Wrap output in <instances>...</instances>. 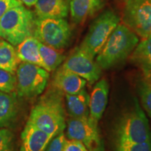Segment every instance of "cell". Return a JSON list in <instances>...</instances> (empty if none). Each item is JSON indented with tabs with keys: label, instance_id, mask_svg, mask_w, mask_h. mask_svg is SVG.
Here are the masks:
<instances>
[{
	"label": "cell",
	"instance_id": "obj_1",
	"mask_svg": "<svg viewBox=\"0 0 151 151\" xmlns=\"http://www.w3.org/2000/svg\"><path fill=\"white\" fill-rule=\"evenodd\" d=\"M63 94L54 87L49 90L32 109L28 120L52 138L63 132L67 125Z\"/></svg>",
	"mask_w": 151,
	"mask_h": 151
},
{
	"label": "cell",
	"instance_id": "obj_2",
	"mask_svg": "<svg viewBox=\"0 0 151 151\" xmlns=\"http://www.w3.org/2000/svg\"><path fill=\"white\" fill-rule=\"evenodd\" d=\"M138 43L139 38L133 31L118 24L97 54L96 62L102 69L116 67L130 56Z\"/></svg>",
	"mask_w": 151,
	"mask_h": 151
},
{
	"label": "cell",
	"instance_id": "obj_3",
	"mask_svg": "<svg viewBox=\"0 0 151 151\" xmlns=\"http://www.w3.org/2000/svg\"><path fill=\"white\" fill-rule=\"evenodd\" d=\"M113 132L116 142L143 143L151 141L148 120L137 99L131 108L118 119Z\"/></svg>",
	"mask_w": 151,
	"mask_h": 151
},
{
	"label": "cell",
	"instance_id": "obj_4",
	"mask_svg": "<svg viewBox=\"0 0 151 151\" xmlns=\"http://www.w3.org/2000/svg\"><path fill=\"white\" fill-rule=\"evenodd\" d=\"M35 18L31 11L21 5L9 9L0 19V37L13 46H18L32 36Z\"/></svg>",
	"mask_w": 151,
	"mask_h": 151
},
{
	"label": "cell",
	"instance_id": "obj_5",
	"mask_svg": "<svg viewBox=\"0 0 151 151\" xmlns=\"http://www.w3.org/2000/svg\"><path fill=\"white\" fill-rule=\"evenodd\" d=\"M120 20V17L112 9L103 11L92 21L87 35L78 48L94 58L103 48Z\"/></svg>",
	"mask_w": 151,
	"mask_h": 151
},
{
	"label": "cell",
	"instance_id": "obj_6",
	"mask_svg": "<svg viewBox=\"0 0 151 151\" xmlns=\"http://www.w3.org/2000/svg\"><path fill=\"white\" fill-rule=\"evenodd\" d=\"M34 37L41 43L57 50L66 48L72 32L65 18L35 19Z\"/></svg>",
	"mask_w": 151,
	"mask_h": 151
},
{
	"label": "cell",
	"instance_id": "obj_7",
	"mask_svg": "<svg viewBox=\"0 0 151 151\" xmlns=\"http://www.w3.org/2000/svg\"><path fill=\"white\" fill-rule=\"evenodd\" d=\"M16 94L20 97L32 98L44 91L50 77L49 71L28 62L19 64L16 72Z\"/></svg>",
	"mask_w": 151,
	"mask_h": 151
},
{
	"label": "cell",
	"instance_id": "obj_8",
	"mask_svg": "<svg viewBox=\"0 0 151 151\" xmlns=\"http://www.w3.org/2000/svg\"><path fill=\"white\" fill-rule=\"evenodd\" d=\"M122 21L137 36L151 35V0H125Z\"/></svg>",
	"mask_w": 151,
	"mask_h": 151
},
{
	"label": "cell",
	"instance_id": "obj_9",
	"mask_svg": "<svg viewBox=\"0 0 151 151\" xmlns=\"http://www.w3.org/2000/svg\"><path fill=\"white\" fill-rule=\"evenodd\" d=\"M67 125L68 139L80 141L89 151L104 150L98 127L93 125L88 118H70L67 120Z\"/></svg>",
	"mask_w": 151,
	"mask_h": 151
},
{
	"label": "cell",
	"instance_id": "obj_10",
	"mask_svg": "<svg viewBox=\"0 0 151 151\" xmlns=\"http://www.w3.org/2000/svg\"><path fill=\"white\" fill-rule=\"evenodd\" d=\"M61 67L81 76L90 85L95 83L99 79L101 73V69L94 61V58L78 48H76L67 58Z\"/></svg>",
	"mask_w": 151,
	"mask_h": 151
},
{
	"label": "cell",
	"instance_id": "obj_11",
	"mask_svg": "<svg viewBox=\"0 0 151 151\" xmlns=\"http://www.w3.org/2000/svg\"><path fill=\"white\" fill-rule=\"evenodd\" d=\"M109 83L106 79L97 81L94 86L89 100L88 119L93 125L98 127V122L104 112L108 103Z\"/></svg>",
	"mask_w": 151,
	"mask_h": 151
},
{
	"label": "cell",
	"instance_id": "obj_12",
	"mask_svg": "<svg viewBox=\"0 0 151 151\" xmlns=\"http://www.w3.org/2000/svg\"><path fill=\"white\" fill-rule=\"evenodd\" d=\"M52 137L27 121L21 134L20 151H45Z\"/></svg>",
	"mask_w": 151,
	"mask_h": 151
},
{
	"label": "cell",
	"instance_id": "obj_13",
	"mask_svg": "<svg viewBox=\"0 0 151 151\" xmlns=\"http://www.w3.org/2000/svg\"><path fill=\"white\" fill-rule=\"evenodd\" d=\"M86 83L81 76L60 67L54 76L52 86L65 94H73L84 89Z\"/></svg>",
	"mask_w": 151,
	"mask_h": 151
},
{
	"label": "cell",
	"instance_id": "obj_14",
	"mask_svg": "<svg viewBox=\"0 0 151 151\" xmlns=\"http://www.w3.org/2000/svg\"><path fill=\"white\" fill-rule=\"evenodd\" d=\"M106 0H69L71 18L73 23L81 24L104 6Z\"/></svg>",
	"mask_w": 151,
	"mask_h": 151
},
{
	"label": "cell",
	"instance_id": "obj_15",
	"mask_svg": "<svg viewBox=\"0 0 151 151\" xmlns=\"http://www.w3.org/2000/svg\"><path fill=\"white\" fill-rule=\"evenodd\" d=\"M35 6L38 19L65 18L68 16L67 0H37Z\"/></svg>",
	"mask_w": 151,
	"mask_h": 151
},
{
	"label": "cell",
	"instance_id": "obj_16",
	"mask_svg": "<svg viewBox=\"0 0 151 151\" xmlns=\"http://www.w3.org/2000/svg\"><path fill=\"white\" fill-rule=\"evenodd\" d=\"M39 41L34 36L26 38L16 46V53L20 62L34 64L45 69L39 52Z\"/></svg>",
	"mask_w": 151,
	"mask_h": 151
},
{
	"label": "cell",
	"instance_id": "obj_17",
	"mask_svg": "<svg viewBox=\"0 0 151 151\" xmlns=\"http://www.w3.org/2000/svg\"><path fill=\"white\" fill-rule=\"evenodd\" d=\"M132 62L142 71L146 78H151V35L138 43L131 54Z\"/></svg>",
	"mask_w": 151,
	"mask_h": 151
},
{
	"label": "cell",
	"instance_id": "obj_18",
	"mask_svg": "<svg viewBox=\"0 0 151 151\" xmlns=\"http://www.w3.org/2000/svg\"><path fill=\"white\" fill-rule=\"evenodd\" d=\"M65 99L67 109L70 118H88L90 96L85 88L76 94H65Z\"/></svg>",
	"mask_w": 151,
	"mask_h": 151
},
{
	"label": "cell",
	"instance_id": "obj_19",
	"mask_svg": "<svg viewBox=\"0 0 151 151\" xmlns=\"http://www.w3.org/2000/svg\"><path fill=\"white\" fill-rule=\"evenodd\" d=\"M18 114V100L16 92H0V128L11 125Z\"/></svg>",
	"mask_w": 151,
	"mask_h": 151
},
{
	"label": "cell",
	"instance_id": "obj_20",
	"mask_svg": "<svg viewBox=\"0 0 151 151\" xmlns=\"http://www.w3.org/2000/svg\"><path fill=\"white\" fill-rule=\"evenodd\" d=\"M19 62L14 46L8 41L0 40V69L16 74Z\"/></svg>",
	"mask_w": 151,
	"mask_h": 151
},
{
	"label": "cell",
	"instance_id": "obj_21",
	"mask_svg": "<svg viewBox=\"0 0 151 151\" xmlns=\"http://www.w3.org/2000/svg\"><path fill=\"white\" fill-rule=\"evenodd\" d=\"M39 52L44 64L45 69L49 72L55 71L62 63L65 57L62 52L39 41Z\"/></svg>",
	"mask_w": 151,
	"mask_h": 151
},
{
	"label": "cell",
	"instance_id": "obj_22",
	"mask_svg": "<svg viewBox=\"0 0 151 151\" xmlns=\"http://www.w3.org/2000/svg\"><path fill=\"white\" fill-rule=\"evenodd\" d=\"M141 105L151 118V78L141 81L138 86Z\"/></svg>",
	"mask_w": 151,
	"mask_h": 151
},
{
	"label": "cell",
	"instance_id": "obj_23",
	"mask_svg": "<svg viewBox=\"0 0 151 151\" xmlns=\"http://www.w3.org/2000/svg\"><path fill=\"white\" fill-rule=\"evenodd\" d=\"M16 76L14 73L0 69V92L10 93L16 91Z\"/></svg>",
	"mask_w": 151,
	"mask_h": 151
},
{
	"label": "cell",
	"instance_id": "obj_24",
	"mask_svg": "<svg viewBox=\"0 0 151 151\" xmlns=\"http://www.w3.org/2000/svg\"><path fill=\"white\" fill-rule=\"evenodd\" d=\"M116 151H151V141L143 143L117 141Z\"/></svg>",
	"mask_w": 151,
	"mask_h": 151
},
{
	"label": "cell",
	"instance_id": "obj_25",
	"mask_svg": "<svg viewBox=\"0 0 151 151\" xmlns=\"http://www.w3.org/2000/svg\"><path fill=\"white\" fill-rule=\"evenodd\" d=\"M0 151H14V137L6 128H0Z\"/></svg>",
	"mask_w": 151,
	"mask_h": 151
},
{
	"label": "cell",
	"instance_id": "obj_26",
	"mask_svg": "<svg viewBox=\"0 0 151 151\" xmlns=\"http://www.w3.org/2000/svg\"><path fill=\"white\" fill-rule=\"evenodd\" d=\"M67 141L65 135L63 132H61L52 138L46 150V151H63Z\"/></svg>",
	"mask_w": 151,
	"mask_h": 151
},
{
	"label": "cell",
	"instance_id": "obj_27",
	"mask_svg": "<svg viewBox=\"0 0 151 151\" xmlns=\"http://www.w3.org/2000/svg\"><path fill=\"white\" fill-rule=\"evenodd\" d=\"M21 4L22 3L19 0H0V19L9 9Z\"/></svg>",
	"mask_w": 151,
	"mask_h": 151
},
{
	"label": "cell",
	"instance_id": "obj_28",
	"mask_svg": "<svg viewBox=\"0 0 151 151\" xmlns=\"http://www.w3.org/2000/svg\"><path fill=\"white\" fill-rule=\"evenodd\" d=\"M63 151H89L83 143L76 140L67 141Z\"/></svg>",
	"mask_w": 151,
	"mask_h": 151
},
{
	"label": "cell",
	"instance_id": "obj_29",
	"mask_svg": "<svg viewBox=\"0 0 151 151\" xmlns=\"http://www.w3.org/2000/svg\"><path fill=\"white\" fill-rule=\"evenodd\" d=\"M20 1H21L22 3H23L24 5L27 6H35L37 3V0H19Z\"/></svg>",
	"mask_w": 151,
	"mask_h": 151
}]
</instances>
